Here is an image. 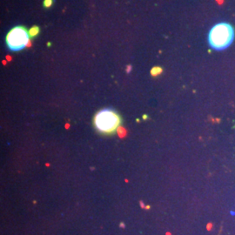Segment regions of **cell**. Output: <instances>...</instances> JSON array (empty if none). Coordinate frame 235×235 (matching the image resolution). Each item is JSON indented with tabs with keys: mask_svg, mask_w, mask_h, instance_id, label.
<instances>
[{
	"mask_svg": "<svg viewBox=\"0 0 235 235\" xmlns=\"http://www.w3.org/2000/svg\"><path fill=\"white\" fill-rule=\"evenodd\" d=\"M234 39V29L228 23H219L210 30L208 44L213 50H222L232 45Z\"/></svg>",
	"mask_w": 235,
	"mask_h": 235,
	"instance_id": "6da1fadb",
	"label": "cell"
},
{
	"mask_svg": "<svg viewBox=\"0 0 235 235\" xmlns=\"http://www.w3.org/2000/svg\"><path fill=\"white\" fill-rule=\"evenodd\" d=\"M93 124L95 128L102 134H113L121 124V117L111 109H104L97 113L94 116Z\"/></svg>",
	"mask_w": 235,
	"mask_h": 235,
	"instance_id": "7a4b0ae2",
	"label": "cell"
},
{
	"mask_svg": "<svg viewBox=\"0 0 235 235\" xmlns=\"http://www.w3.org/2000/svg\"><path fill=\"white\" fill-rule=\"evenodd\" d=\"M29 31L25 26H15L7 33L5 41L11 50L17 51L28 46L30 41Z\"/></svg>",
	"mask_w": 235,
	"mask_h": 235,
	"instance_id": "3957f363",
	"label": "cell"
},
{
	"mask_svg": "<svg viewBox=\"0 0 235 235\" xmlns=\"http://www.w3.org/2000/svg\"><path fill=\"white\" fill-rule=\"evenodd\" d=\"M39 31H40V29H39L38 26H33V27H31V28L29 30L30 38H35L36 36H38Z\"/></svg>",
	"mask_w": 235,
	"mask_h": 235,
	"instance_id": "277c9868",
	"label": "cell"
},
{
	"mask_svg": "<svg viewBox=\"0 0 235 235\" xmlns=\"http://www.w3.org/2000/svg\"><path fill=\"white\" fill-rule=\"evenodd\" d=\"M161 71H162V69L160 67H154L151 69V73L152 76H157L159 75L160 73H161Z\"/></svg>",
	"mask_w": 235,
	"mask_h": 235,
	"instance_id": "5b68a950",
	"label": "cell"
},
{
	"mask_svg": "<svg viewBox=\"0 0 235 235\" xmlns=\"http://www.w3.org/2000/svg\"><path fill=\"white\" fill-rule=\"evenodd\" d=\"M53 4V0H44V7L45 8H49Z\"/></svg>",
	"mask_w": 235,
	"mask_h": 235,
	"instance_id": "8992f818",
	"label": "cell"
}]
</instances>
